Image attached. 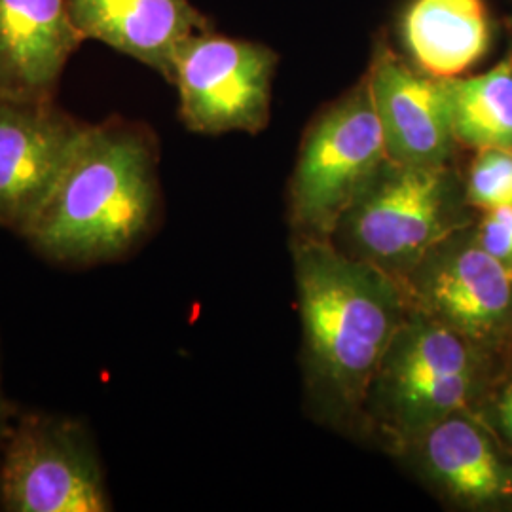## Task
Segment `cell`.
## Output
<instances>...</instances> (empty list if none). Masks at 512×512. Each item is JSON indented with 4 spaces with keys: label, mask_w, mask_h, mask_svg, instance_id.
<instances>
[{
    "label": "cell",
    "mask_w": 512,
    "mask_h": 512,
    "mask_svg": "<svg viewBox=\"0 0 512 512\" xmlns=\"http://www.w3.org/2000/svg\"><path fill=\"white\" fill-rule=\"evenodd\" d=\"M442 80L459 145L512 152V57L486 73Z\"/></svg>",
    "instance_id": "cell-15"
},
{
    "label": "cell",
    "mask_w": 512,
    "mask_h": 512,
    "mask_svg": "<svg viewBox=\"0 0 512 512\" xmlns=\"http://www.w3.org/2000/svg\"><path fill=\"white\" fill-rule=\"evenodd\" d=\"M412 444L423 473L456 505L469 509L512 505V452L478 414L448 416Z\"/></svg>",
    "instance_id": "cell-11"
},
{
    "label": "cell",
    "mask_w": 512,
    "mask_h": 512,
    "mask_svg": "<svg viewBox=\"0 0 512 512\" xmlns=\"http://www.w3.org/2000/svg\"><path fill=\"white\" fill-rule=\"evenodd\" d=\"M274 63L268 48L249 40L211 31L188 38L171 76L184 126L203 135L260 131L270 116Z\"/></svg>",
    "instance_id": "cell-7"
},
{
    "label": "cell",
    "mask_w": 512,
    "mask_h": 512,
    "mask_svg": "<svg viewBox=\"0 0 512 512\" xmlns=\"http://www.w3.org/2000/svg\"><path fill=\"white\" fill-rule=\"evenodd\" d=\"M82 42L67 0H0V95L55 99Z\"/></svg>",
    "instance_id": "cell-12"
},
{
    "label": "cell",
    "mask_w": 512,
    "mask_h": 512,
    "mask_svg": "<svg viewBox=\"0 0 512 512\" xmlns=\"http://www.w3.org/2000/svg\"><path fill=\"white\" fill-rule=\"evenodd\" d=\"M404 285L414 310L486 351L512 338V270L476 239L442 241Z\"/></svg>",
    "instance_id": "cell-8"
},
{
    "label": "cell",
    "mask_w": 512,
    "mask_h": 512,
    "mask_svg": "<svg viewBox=\"0 0 512 512\" xmlns=\"http://www.w3.org/2000/svg\"><path fill=\"white\" fill-rule=\"evenodd\" d=\"M484 353L412 308L385 351L366 403L385 433L412 444L437 421L473 412L484 389Z\"/></svg>",
    "instance_id": "cell-3"
},
{
    "label": "cell",
    "mask_w": 512,
    "mask_h": 512,
    "mask_svg": "<svg viewBox=\"0 0 512 512\" xmlns=\"http://www.w3.org/2000/svg\"><path fill=\"white\" fill-rule=\"evenodd\" d=\"M366 82L389 160L421 167L448 164L458 141L444 80L416 73L397 55L380 50Z\"/></svg>",
    "instance_id": "cell-10"
},
{
    "label": "cell",
    "mask_w": 512,
    "mask_h": 512,
    "mask_svg": "<svg viewBox=\"0 0 512 512\" xmlns=\"http://www.w3.org/2000/svg\"><path fill=\"white\" fill-rule=\"evenodd\" d=\"M294 260L311 374L332 406L361 412L412 310L406 285L327 239H302Z\"/></svg>",
    "instance_id": "cell-2"
},
{
    "label": "cell",
    "mask_w": 512,
    "mask_h": 512,
    "mask_svg": "<svg viewBox=\"0 0 512 512\" xmlns=\"http://www.w3.org/2000/svg\"><path fill=\"white\" fill-rule=\"evenodd\" d=\"M459 228L456 183L446 165L389 162L349 207L336 232L348 241V255L404 281Z\"/></svg>",
    "instance_id": "cell-4"
},
{
    "label": "cell",
    "mask_w": 512,
    "mask_h": 512,
    "mask_svg": "<svg viewBox=\"0 0 512 512\" xmlns=\"http://www.w3.org/2000/svg\"><path fill=\"white\" fill-rule=\"evenodd\" d=\"M475 239L488 255L512 270V205L486 211Z\"/></svg>",
    "instance_id": "cell-17"
},
{
    "label": "cell",
    "mask_w": 512,
    "mask_h": 512,
    "mask_svg": "<svg viewBox=\"0 0 512 512\" xmlns=\"http://www.w3.org/2000/svg\"><path fill=\"white\" fill-rule=\"evenodd\" d=\"M0 509L112 511L105 467L90 429L59 414H18L0 456Z\"/></svg>",
    "instance_id": "cell-6"
},
{
    "label": "cell",
    "mask_w": 512,
    "mask_h": 512,
    "mask_svg": "<svg viewBox=\"0 0 512 512\" xmlns=\"http://www.w3.org/2000/svg\"><path fill=\"white\" fill-rule=\"evenodd\" d=\"M18 412H16V406L8 401L6 393H4V387H2V368H0V456H2V450H4V444L6 439L12 431V425L16 420Z\"/></svg>",
    "instance_id": "cell-19"
},
{
    "label": "cell",
    "mask_w": 512,
    "mask_h": 512,
    "mask_svg": "<svg viewBox=\"0 0 512 512\" xmlns=\"http://www.w3.org/2000/svg\"><path fill=\"white\" fill-rule=\"evenodd\" d=\"M158 203L154 133L145 124L110 116L84 129L23 239L61 266L107 264L147 238Z\"/></svg>",
    "instance_id": "cell-1"
},
{
    "label": "cell",
    "mask_w": 512,
    "mask_h": 512,
    "mask_svg": "<svg viewBox=\"0 0 512 512\" xmlns=\"http://www.w3.org/2000/svg\"><path fill=\"white\" fill-rule=\"evenodd\" d=\"M465 184V202L480 211L512 205V152L501 148L476 150Z\"/></svg>",
    "instance_id": "cell-16"
},
{
    "label": "cell",
    "mask_w": 512,
    "mask_h": 512,
    "mask_svg": "<svg viewBox=\"0 0 512 512\" xmlns=\"http://www.w3.org/2000/svg\"><path fill=\"white\" fill-rule=\"evenodd\" d=\"M86 128L55 99L0 95V228L25 236Z\"/></svg>",
    "instance_id": "cell-9"
},
{
    "label": "cell",
    "mask_w": 512,
    "mask_h": 512,
    "mask_svg": "<svg viewBox=\"0 0 512 512\" xmlns=\"http://www.w3.org/2000/svg\"><path fill=\"white\" fill-rule=\"evenodd\" d=\"M84 40H97L171 82L184 42L209 31L192 0H67Z\"/></svg>",
    "instance_id": "cell-13"
},
{
    "label": "cell",
    "mask_w": 512,
    "mask_h": 512,
    "mask_svg": "<svg viewBox=\"0 0 512 512\" xmlns=\"http://www.w3.org/2000/svg\"><path fill=\"white\" fill-rule=\"evenodd\" d=\"M389 162L365 80L327 110L304 141L291 188L294 224L304 238L332 241L349 207Z\"/></svg>",
    "instance_id": "cell-5"
},
{
    "label": "cell",
    "mask_w": 512,
    "mask_h": 512,
    "mask_svg": "<svg viewBox=\"0 0 512 512\" xmlns=\"http://www.w3.org/2000/svg\"><path fill=\"white\" fill-rule=\"evenodd\" d=\"M482 420L512 452V365L501 376L499 384L495 385L488 406V418Z\"/></svg>",
    "instance_id": "cell-18"
},
{
    "label": "cell",
    "mask_w": 512,
    "mask_h": 512,
    "mask_svg": "<svg viewBox=\"0 0 512 512\" xmlns=\"http://www.w3.org/2000/svg\"><path fill=\"white\" fill-rule=\"evenodd\" d=\"M403 37L423 73L456 78L488 54L490 12L484 0H414L404 14Z\"/></svg>",
    "instance_id": "cell-14"
}]
</instances>
